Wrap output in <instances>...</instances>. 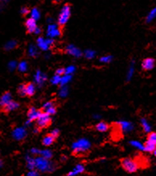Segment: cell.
Masks as SVG:
<instances>
[{
  "label": "cell",
  "mask_w": 156,
  "mask_h": 176,
  "mask_svg": "<svg viewBox=\"0 0 156 176\" xmlns=\"http://www.w3.org/2000/svg\"><path fill=\"white\" fill-rule=\"evenodd\" d=\"M120 166L122 168V170L126 172L127 174H134L136 173L138 170L140 166L138 164V161L134 158H130V157H126V158H122L119 159Z\"/></svg>",
  "instance_id": "6da1fadb"
},
{
  "label": "cell",
  "mask_w": 156,
  "mask_h": 176,
  "mask_svg": "<svg viewBox=\"0 0 156 176\" xmlns=\"http://www.w3.org/2000/svg\"><path fill=\"white\" fill-rule=\"evenodd\" d=\"M52 119L50 115L43 111L41 115L39 116V118L36 120V129L38 132H40V130L46 129L48 127L52 125Z\"/></svg>",
  "instance_id": "7a4b0ae2"
},
{
  "label": "cell",
  "mask_w": 156,
  "mask_h": 176,
  "mask_svg": "<svg viewBox=\"0 0 156 176\" xmlns=\"http://www.w3.org/2000/svg\"><path fill=\"white\" fill-rule=\"evenodd\" d=\"M71 16V7L69 4H65L62 7L58 17V25L60 28H63L66 25Z\"/></svg>",
  "instance_id": "3957f363"
},
{
  "label": "cell",
  "mask_w": 156,
  "mask_h": 176,
  "mask_svg": "<svg viewBox=\"0 0 156 176\" xmlns=\"http://www.w3.org/2000/svg\"><path fill=\"white\" fill-rule=\"evenodd\" d=\"M43 111L48 113V115H53L57 112V107L55 103V101L52 100V101H48L46 103H44L43 107L40 108Z\"/></svg>",
  "instance_id": "277c9868"
},
{
  "label": "cell",
  "mask_w": 156,
  "mask_h": 176,
  "mask_svg": "<svg viewBox=\"0 0 156 176\" xmlns=\"http://www.w3.org/2000/svg\"><path fill=\"white\" fill-rule=\"evenodd\" d=\"M43 111L41 109H36L35 107H30L28 108V112H27V115H28V120L29 122L36 121V120L38 119L39 116L41 115Z\"/></svg>",
  "instance_id": "5b68a950"
},
{
  "label": "cell",
  "mask_w": 156,
  "mask_h": 176,
  "mask_svg": "<svg viewBox=\"0 0 156 176\" xmlns=\"http://www.w3.org/2000/svg\"><path fill=\"white\" fill-rule=\"evenodd\" d=\"M19 107H20V103L12 99L9 103H6V105L1 107V111H2V113L6 115V114H9L10 112H11L12 111L18 109Z\"/></svg>",
  "instance_id": "8992f818"
},
{
  "label": "cell",
  "mask_w": 156,
  "mask_h": 176,
  "mask_svg": "<svg viewBox=\"0 0 156 176\" xmlns=\"http://www.w3.org/2000/svg\"><path fill=\"white\" fill-rule=\"evenodd\" d=\"M155 66V60L151 57L144 59L142 62V69L145 71H149L153 70Z\"/></svg>",
  "instance_id": "52a82bcc"
},
{
  "label": "cell",
  "mask_w": 156,
  "mask_h": 176,
  "mask_svg": "<svg viewBox=\"0 0 156 176\" xmlns=\"http://www.w3.org/2000/svg\"><path fill=\"white\" fill-rule=\"evenodd\" d=\"M56 142V138H55L52 134L49 133H47L46 135L44 136L42 141H41V143L44 146H46V147H48V146H52L53 144H55V142Z\"/></svg>",
  "instance_id": "ba28073f"
},
{
  "label": "cell",
  "mask_w": 156,
  "mask_h": 176,
  "mask_svg": "<svg viewBox=\"0 0 156 176\" xmlns=\"http://www.w3.org/2000/svg\"><path fill=\"white\" fill-rule=\"evenodd\" d=\"M25 26H26L27 31H28V33H35L36 29L38 28V27L36 26V20L32 18L28 19V20L25 22Z\"/></svg>",
  "instance_id": "9c48e42d"
},
{
  "label": "cell",
  "mask_w": 156,
  "mask_h": 176,
  "mask_svg": "<svg viewBox=\"0 0 156 176\" xmlns=\"http://www.w3.org/2000/svg\"><path fill=\"white\" fill-rule=\"evenodd\" d=\"M94 129L96 131L100 132V133H106L110 129V124H108L107 122L102 120V121H100L99 123L97 124Z\"/></svg>",
  "instance_id": "30bf717a"
},
{
  "label": "cell",
  "mask_w": 156,
  "mask_h": 176,
  "mask_svg": "<svg viewBox=\"0 0 156 176\" xmlns=\"http://www.w3.org/2000/svg\"><path fill=\"white\" fill-rule=\"evenodd\" d=\"M11 100H12V96L11 92L10 91H5L2 95L1 98H0V106H1V107L6 105V103H9Z\"/></svg>",
  "instance_id": "8fae6325"
},
{
  "label": "cell",
  "mask_w": 156,
  "mask_h": 176,
  "mask_svg": "<svg viewBox=\"0 0 156 176\" xmlns=\"http://www.w3.org/2000/svg\"><path fill=\"white\" fill-rule=\"evenodd\" d=\"M60 35V30L55 25H49L48 29V36L49 37H56Z\"/></svg>",
  "instance_id": "7c38bea8"
},
{
  "label": "cell",
  "mask_w": 156,
  "mask_h": 176,
  "mask_svg": "<svg viewBox=\"0 0 156 176\" xmlns=\"http://www.w3.org/2000/svg\"><path fill=\"white\" fill-rule=\"evenodd\" d=\"M26 90H27V96L32 97L36 93V87L32 83H26Z\"/></svg>",
  "instance_id": "4fadbf2b"
},
{
  "label": "cell",
  "mask_w": 156,
  "mask_h": 176,
  "mask_svg": "<svg viewBox=\"0 0 156 176\" xmlns=\"http://www.w3.org/2000/svg\"><path fill=\"white\" fill-rule=\"evenodd\" d=\"M143 148H144V150L146 152H148L150 154H153L154 150H155L156 146L153 143H150V142L146 141V142L143 143Z\"/></svg>",
  "instance_id": "5bb4252c"
},
{
  "label": "cell",
  "mask_w": 156,
  "mask_h": 176,
  "mask_svg": "<svg viewBox=\"0 0 156 176\" xmlns=\"http://www.w3.org/2000/svg\"><path fill=\"white\" fill-rule=\"evenodd\" d=\"M17 93L20 97H25L27 96V90H26V83H21L20 84L17 88Z\"/></svg>",
  "instance_id": "9a60e30c"
},
{
  "label": "cell",
  "mask_w": 156,
  "mask_h": 176,
  "mask_svg": "<svg viewBox=\"0 0 156 176\" xmlns=\"http://www.w3.org/2000/svg\"><path fill=\"white\" fill-rule=\"evenodd\" d=\"M146 141L156 146V132H149L148 134L146 135Z\"/></svg>",
  "instance_id": "2e32d148"
},
{
  "label": "cell",
  "mask_w": 156,
  "mask_h": 176,
  "mask_svg": "<svg viewBox=\"0 0 156 176\" xmlns=\"http://www.w3.org/2000/svg\"><path fill=\"white\" fill-rule=\"evenodd\" d=\"M37 43H38L39 46L42 49H47L48 47H49V45H48L47 40H44V39L41 38V37L37 40Z\"/></svg>",
  "instance_id": "e0dca14e"
},
{
  "label": "cell",
  "mask_w": 156,
  "mask_h": 176,
  "mask_svg": "<svg viewBox=\"0 0 156 176\" xmlns=\"http://www.w3.org/2000/svg\"><path fill=\"white\" fill-rule=\"evenodd\" d=\"M155 17H156V7L150 11V13L148 14L147 17H146V22L147 23L151 22Z\"/></svg>",
  "instance_id": "ac0fdd59"
},
{
  "label": "cell",
  "mask_w": 156,
  "mask_h": 176,
  "mask_svg": "<svg viewBox=\"0 0 156 176\" xmlns=\"http://www.w3.org/2000/svg\"><path fill=\"white\" fill-rule=\"evenodd\" d=\"M40 11L37 8H33L31 11V18L34 19L36 20H37L38 19H40Z\"/></svg>",
  "instance_id": "d6986e66"
},
{
  "label": "cell",
  "mask_w": 156,
  "mask_h": 176,
  "mask_svg": "<svg viewBox=\"0 0 156 176\" xmlns=\"http://www.w3.org/2000/svg\"><path fill=\"white\" fill-rule=\"evenodd\" d=\"M68 51L69 52V53H71V54H72V55H76V56H79L78 54H76V53H80V52L77 50V49H76V48H74L73 46H69L68 48Z\"/></svg>",
  "instance_id": "ffe728a7"
},
{
  "label": "cell",
  "mask_w": 156,
  "mask_h": 176,
  "mask_svg": "<svg viewBox=\"0 0 156 176\" xmlns=\"http://www.w3.org/2000/svg\"><path fill=\"white\" fill-rule=\"evenodd\" d=\"M66 70L64 69V68H59L56 70V75H58V76H63L64 74H66Z\"/></svg>",
  "instance_id": "44dd1931"
},
{
  "label": "cell",
  "mask_w": 156,
  "mask_h": 176,
  "mask_svg": "<svg viewBox=\"0 0 156 176\" xmlns=\"http://www.w3.org/2000/svg\"><path fill=\"white\" fill-rule=\"evenodd\" d=\"M50 133L52 134V135L55 138H56V139H57V138H58L60 136V131L59 129H56L52 130Z\"/></svg>",
  "instance_id": "7402d4cb"
},
{
  "label": "cell",
  "mask_w": 156,
  "mask_h": 176,
  "mask_svg": "<svg viewBox=\"0 0 156 176\" xmlns=\"http://www.w3.org/2000/svg\"><path fill=\"white\" fill-rule=\"evenodd\" d=\"M15 45H16V43L15 42V41H11L10 43H8L7 45H6V49H11L12 47L13 46H15Z\"/></svg>",
  "instance_id": "603a6c76"
},
{
  "label": "cell",
  "mask_w": 156,
  "mask_h": 176,
  "mask_svg": "<svg viewBox=\"0 0 156 176\" xmlns=\"http://www.w3.org/2000/svg\"><path fill=\"white\" fill-rule=\"evenodd\" d=\"M26 67H27V65L26 63L25 62H22L21 64L20 65V70L21 71H24L25 70H26Z\"/></svg>",
  "instance_id": "cb8c5ba5"
},
{
  "label": "cell",
  "mask_w": 156,
  "mask_h": 176,
  "mask_svg": "<svg viewBox=\"0 0 156 176\" xmlns=\"http://www.w3.org/2000/svg\"><path fill=\"white\" fill-rule=\"evenodd\" d=\"M21 13H22V15H24V16H26L27 14L29 13V10H28L27 7H23V8L21 9Z\"/></svg>",
  "instance_id": "d4e9b609"
},
{
  "label": "cell",
  "mask_w": 156,
  "mask_h": 176,
  "mask_svg": "<svg viewBox=\"0 0 156 176\" xmlns=\"http://www.w3.org/2000/svg\"><path fill=\"white\" fill-rule=\"evenodd\" d=\"M110 57H102V59H101V61H110Z\"/></svg>",
  "instance_id": "484cf974"
},
{
  "label": "cell",
  "mask_w": 156,
  "mask_h": 176,
  "mask_svg": "<svg viewBox=\"0 0 156 176\" xmlns=\"http://www.w3.org/2000/svg\"><path fill=\"white\" fill-rule=\"evenodd\" d=\"M40 33V29H39V28H37V29H36V32H35V33H37V34H38V33Z\"/></svg>",
  "instance_id": "4316f807"
},
{
  "label": "cell",
  "mask_w": 156,
  "mask_h": 176,
  "mask_svg": "<svg viewBox=\"0 0 156 176\" xmlns=\"http://www.w3.org/2000/svg\"><path fill=\"white\" fill-rule=\"evenodd\" d=\"M153 154H154V157H155V158H156V148H155V150H154V153H153Z\"/></svg>",
  "instance_id": "83f0119b"
},
{
  "label": "cell",
  "mask_w": 156,
  "mask_h": 176,
  "mask_svg": "<svg viewBox=\"0 0 156 176\" xmlns=\"http://www.w3.org/2000/svg\"><path fill=\"white\" fill-rule=\"evenodd\" d=\"M54 1H55V2H60V1H62V0H54Z\"/></svg>",
  "instance_id": "f1b7e54d"
},
{
  "label": "cell",
  "mask_w": 156,
  "mask_h": 176,
  "mask_svg": "<svg viewBox=\"0 0 156 176\" xmlns=\"http://www.w3.org/2000/svg\"><path fill=\"white\" fill-rule=\"evenodd\" d=\"M2 2H7V1H9V0H2Z\"/></svg>",
  "instance_id": "f546056e"
}]
</instances>
